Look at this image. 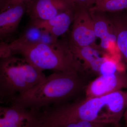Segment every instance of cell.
<instances>
[{"label": "cell", "mask_w": 127, "mask_h": 127, "mask_svg": "<svg viewBox=\"0 0 127 127\" xmlns=\"http://www.w3.org/2000/svg\"><path fill=\"white\" fill-rule=\"evenodd\" d=\"M127 105V91L86 98L49 107L45 112L42 127H62L82 121L100 122L121 127Z\"/></svg>", "instance_id": "cell-1"}, {"label": "cell", "mask_w": 127, "mask_h": 127, "mask_svg": "<svg viewBox=\"0 0 127 127\" xmlns=\"http://www.w3.org/2000/svg\"><path fill=\"white\" fill-rule=\"evenodd\" d=\"M86 86L82 74L75 72H54L23 94L17 95L9 103L25 108L43 111L66 103Z\"/></svg>", "instance_id": "cell-2"}, {"label": "cell", "mask_w": 127, "mask_h": 127, "mask_svg": "<svg viewBox=\"0 0 127 127\" xmlns=\"http://www.w3.org/2000/svg\"><path fill=\"white\" fill-rule=\"evenodd\" d=\"M12 55L19 54L36 68L43 71L83 73L73 56L68 42L58 40L53 44L37 42L22 43L13 40L9 43Z\"/></svg>", "instance_id": "cell-3"}, {"label": "cell", "mask_w": 127, "mask_h": 127, "mask_svg": "<svg viewBox=\"0 0 127 127\" xmlns=\"http://www.w3.org/2000/svg\"><path fill=\"white\" fill-rule=\"evenodd\" d=\"M46 77L43 71L24 58L12 55L0 59L1 102L9 103L16 96L27 92Z\"/></svg>", "instance_id": "cell-4"}, {"label": "cell", "mask_w": 127, "mask_h": 127, "mask_svg": "<svg viewBox=\"0 0 127 127\" xmlns=\"http://www.w3.org/2000/svg\"><path fill=\"white\" fill-rule=\"evenodd\" d=\"M0 107V127H41L43 111L25 108L14 103Z\"/></svg>", "instance_id": "cell-5"}, {"label": "cell", "mask_w": 127, "mask_h": 127, "mask_svg": "<svg viewBox=\"0 0 127 127\" xmlns=\"http://www.w3.org/2000/svg\"><path fill=\"white\" fill-rule=\"evenodd\" d=\"M76 7L69 42L79 47L96 45L94 24L89 8Z\"/></svg>", "instance_id": "cell-6"}, {"label": "cell", "mask_w": 127, "mask_h": 127, "mask_svg": "<svg viewBox=\"0 0 127 127\" xmlns=\"http://www.w3.org/2000/svg\"><path fill=\"white\" fill-rule=\"evenodd\" d=\"M127 89V72L117 71L107 75H100L85 87L86 97L99 96Z\"/></svg>", "instance_id": "cell-7"}, {"label": "cell", "mask_w": 127, "mask_h": 127, "mask_svg": "<svg viewBox=\"0 0 127 127\" xmlns=\"http://www.w3.org/2000/svg\"><path fill=\"white\" fill-rule=\"evenodd\" d=\"M31 21H45L76 6L72 0H33L26 5Z\"/></svg>", "instance_id": "cell-8"}, {"label": "cell", "mask_w": 127, "mask_h": 127, "mask_svg": "<svg viewBox=\"0 0 127 127\" xmlns=\"http://www.w3.org/2000/svg\"><path fill=\"white\" fill-rule=\"evenodd\" d=\"M26 4L21 2H10L0 13V39L6 41L16 31L25 13H26Z\"/></svg>", "instance_id": "cell-9"}, {"label": "cell", "mask_w": 127, "mask_h": 127, "mask_svg": "<svg viewBox=\"0 0 127 127\" xmlns=\"http://www.w3.org/2000/svg\"><path fill=\"white\" fill-rule=\"evenodd\" d=\"M69 46L75 59L79 62L83 73L90 72L99 75L100 68L107 55L99 45L79 47L68 42Z\"/></svg>", "instance_id": "cell-10"}, {"label": "cell", "mask_w": 127, "mask_h": 127, "mask_svg": "<svg viewBox=\"0 0 127 127\" xmlns=\"http://www.w3.org/2000/svg\"><path fill=\"white\" fill-rule=\"evenodd\" d=\"M90 12L93 21L95 36L100 40L98 45L102 51L107 53L109 45L112 43L116 44L117 39L116 27L111 17L107 16L106 13Z\"/></svg>", "instance_id": "cell-11"}, {"label": "cell", "mask_w": 127, "mask_h": 127, "mask_svg": "<svg viewBox=\"0 0 127 127\" xmlns=\"http://www.w3.org/2000/svg\"><path fill=\"white\" fill-rule=\"evenodd\" d=\"M76 6L60 13L50 20L31 21V23L42 30L49 32L56 40L68 31L72 23L76 11Z\"/></svg>", "instance_id": "cell-12"}, {"label": "cell", "mask_w": 127, "mask_h": 127, "mask_svg": "<svg viewBox=\"0 0 127 127\" xmlns=\"http://www.w3.org/2000/svg\"><path fill=\"white\" fill-rule=\"evenodd\" d=\"M110 14L117 30L116 45L120 59L127 67V15L125 11Z\"/></svg>", "instance_id": "cell-13"}, {"label": "cell", "mask_w": 127, "mask_h": 127, "mask_svg": "<svg viewBox=\"0 0 127 127\" xmlns=\"http://www.w3.org/2000/svg\"><path fill=\"white\" fill-rule=\"evenodd\" d=\"M89 11L114 13L127 10V0H94Z\"/></svg>", "instance_id": "cell-14"}, {"label": "cell", "mask_w": 127, "mask_h": 127, "mask_svg": "<svg viewBox=\"0 0 127 127\" xmlns=\"http://www.w3.org/2000/svg\"><path fill=\"white\" fill-rule=\"evenodd\" d=\"M42 32V29L31 23L20 36L14 40L22 43L39 42L40 39Z\"/></svg>", "instance_id": "cell-15"}, {"label": "cell", "mask_w": 127, "mask_h": 127, "mask_svg": "<svg viewBox=\"0 0 127 127\" xmlns=\"http://www.w3.org/2000/svg\"><path fill=\"white\" fill-rule=\"evenodd\" d=\"M109 125L108 124L100 122L82 121L71 123L62 127H107Z\"/></svg>", "instance_id": "cell-16"}, {"label": "cell", "mask_w": 127, "mask_h": 127, "mask_svg": "<svg viewBox=\"0 0 127 127\" xmlns=\"http://www.w3.org/2000/svg\"><path fill=\"white\" fill-rule=\"evenodd\" d=\"M41 35L39 42L45 44H53L56 42L58 40L55 39L49 32L42 30Z\"/></svg>", "instance_id": "cell-17"}, {"label": "cell", "mask_w": 127, "mask_h": 127, "mask_svg": "<svg viewBox=\"0 0 127 127\" xmlns=\"http://www.w3.org/2000/svg\"><path fill=\"white\" fill-rule=\"evenodd\" d=\"M11 50L9 43L1 41L0 43V59L6 58L12 56Z\"/></svg>", "instance_id": "cell-18"}, {"label": "cell", "mask_w": 127, "mask_h": 127, "mask_svg": "<svg viewBox=\"0 0 127 127\" xmlns=\"http://www.w3.org/2000/svg\"><path fill=\"white\" fill-rule=\"evenodd\" d=\"M75 5L78 6H83L89 9L93 4L94 0H72Z\"/></svg>", "instance_id": "cell-19"}, {"label": "cell", "mask_w": 127, "mask_h": 127, "mask_svg": "<svg viewBox=\"0 0 127 127\" xmlns=\"http://www.w3.org/2000/svg\"><path fill=\"white\" fill-rule=\"evenodd\" d=\"M9 2H21L26 4V5L28 4L33 0H9Z\"/></svg>", "instance_id": "cell-20"}, {"label": "cell", "mask_w": 127, "mask_h": 127, "mask_svg": "<svg viewBox=\"0 0 127 127\" xmlns=\"http://www.w3.org/2000/svg\"><path fill=\"white\" fill-rule=\"evenodd\" d=\"M123 117L125 120V127H127V105Z\"/></svg>", "instance_id": "cell-21"}, {"label": "cell", "mask_w": 127, "mask_h": 127, "mask_svg": "<svg viewBox=\"0 0 127 127\" xmlns=\"http://www.w3.org/2000/svg\"><path fill=\"white\" fill-rule=\"evenodd\" d=\"M47 109H45V110H44V111H43V117H44V112H45V110H46V109H47ZM42 123H43V122H42ZM41 127H42V126H41Z\"/></svg>", "instance_id": "cell-22"}, {"label": "cell", "mask_w": 127, "mask_h": 127, "mask_svg": "<svg viewBox=\"0 0 127 127\" xmlns=\"http://www.w3.org/2000/svg\"><path fill=\"white\" fill-rule=\"evenodd\" d=\"M125 11H126V13H127V10H125Z\"/></svg>", "instance_id": "cell-23"}]
</instances>
